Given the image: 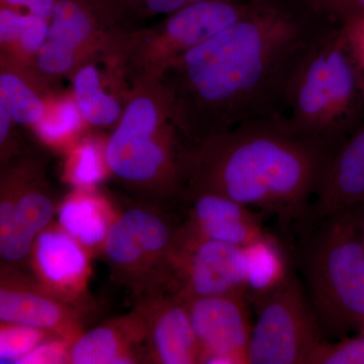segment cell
Returning <instances> with one entry per match:
<instances>
[{"label":"cell","mask_w":364,"mask_h":364,"mask_svg":"<svg viewBox=\"0 0 364 364\" xmlns=\"http://www.w3.org/2000/svg\"><path fill=\"white\" fill-rule=\"evenodd\" d=\"M332 25L304 0H264L177 59L160 81L188 145L257 119L286 116L301 62Z\"/></svg>","instance_id":"6da1fadb"},{"label":"cell","mask_w":364,"mask_h":364,"mask_svg":"<svg viewBox=\"0 0 364 364\" xmlns=\"http://www.w3.org/2000/svg\"><path fill=\"white\" fill-rule=\"evenodd\" d=\"M335 151L286 117L257 119L189 146L181 193H219L289 226L309 215Z\"/></svg>","instance_id":"7a4b0ae2"},{"label":"cell","mask_w":364,"mask_h":364,"mask_svg":"<svg viewBox=\"0 0 364 364\" xmlns=\"http://www.w3.org/2000/svg\"><path fill=\"white\" fill-rule=\"evenodd\" d=\"M301 135L336 150L364 119V67L348 28L332 25L301 62L286 116Z\"/></svg>","instance_id":"3957f363"},{"label":"cell","mask_w":364,"mask_h":364,"mask_svg":"<svg viewBox=\"0 0 364 364\" xmlns=\"http://www.w3.org/2000/svg\"><path fill=\"white\" fill-rule=\"evenodd\" d=\"M188 148L160 81L127 93L123 114L105 145V165L134 191L172 196L182 193Z\"/></svg>","instance_id":"277c9868"},{"label":"cell","mask_w":364,"mask_h":364,"mask_svg":"<svg viewBox=\"0 0 364 364\" xmlns=\"http://www.w3.org/2000/svg\"><path fill=\"white\" fill-rule=\"evenodd\" d=\"M264 0H203L182 7L159 25L119 28L104 53L112 75L129 91L160 82L177 59L253 11Z\"/></svg>","instance_id":"5b68a950"},{"label":"cell","mask_w":364,"mask_h":364,"mask_svg":"<svg viewBox=\"0 0 364 364\" xmlns=\"http://www.w3.org/2000/svg\"><path fill=\"white\" fill-rule=\"evenodd\" d=\"M306 249L309 299L321 327L364 332V247L358 208L321 220Z\"/></svg>","instance_id":"8992f818"},{"label":"cell","mask_w":364,"mask_h":364,"mask_svg":"<svg viewBox=\"0 0 364 364\" xmlns=\"http://www.w3.org/2000/svg\"><path fill=\"white\" fill-rule=\"evenodd\" d=\"M247 299L257 313L249 364H309L324 341L310 299L293 273L267 291L247 293Z\"/></svg>","instance_id":"52a82bcc"},{"label":"cell","mask_w":364,"mask_h":364,"mask_svg":"<svg viewBox=\"0 0 364 364\" xmlns=\"http://www.w3.org/2000/svg\"><path fill=\"white\" fill-rule=\"evenodd\" d=\"M179 234L181 229H174L164 215L148 208L134 207L114 218L102 248L114 272L124 280L156 287L160 286V279L155 277L158 275L164 284L171 280Z\"/></svg>","instance_id":"ba28073f"},{"label":"cell","mask_w":364,"mask_h":364,"mask_svg":"<svg viewBox=\"0 0 364 364\" xmlns=\"http://www.w3.org/2000/svg\"><path fill=\"white\" fill-rule=\"evenodd\" d=\"M249 277L247 246L210 240L181 228L170 282L173 291L186 298L247 294Z\"/></svg>","instance_id":"9c48e42d"},{"label":"cell","mask_w":364,"mask_h":364,"mask_svg":"<svg viewBox=\"0 0 364 364\" xmlns=\"http://www.w3.org/2000/svg\"><path fill=\"white\" fill-rule=\"evenodd\" d=\"M38 172L36 165L26 163L2 179L0 255L6 265L25 261L54 217V202Z\"/></svg>","instance_id":"30bf717a"},{"label":"cell","mask_w":364,"mask_h":364,"mask_svg":"<svg viewBox=\"0 0 364 364\" xmlns=\"http://www.w3.org/2000/svg\"><path fill=\"white\" fill-rule=\"evenodd\" d=\"M208 364H249L248 348L253 327L246 293L183 296Z\"/></svg>","instance_id":"8fae6325"},{"label":"cell","mask_w":364,"mask_h":364,"mask_svg":"<svg viewBox=\"0 0 364 364\" xmlns=\"http://www.w3.org/2000/svg\"><path fill=\"white\" fill-rule=\"evenodd\" d=\"M147 326V343L156 363L195 364L202 361V348L196 337L186 299L181 294H159L140 310Z\"/></svg>","instance_id":"7c38bea8"},{"label":"cell","mask_w":364,"mask_h":364,"mask_svg":"<svg viewBox=\"0 0 364 364\" xmlns=\"http://www.w3.org/2000/svg\"><path fill=\"white\" fill-rule=\"evenodd\" d=\"M186 196L191 205L189 220L184 227L191 233L242 247L269 236L255 213L236 200L210 191Z\"/></svg>","instance_id":"4fadbf2b"},{"label":"cell","mask_w":364,"mask_h":364,"mask_svg":"<svg viewBox=\"0 0 364 364\" xmlns=\"http://www.w3.org/2000/svg\"><path fill=\"white\" fill-rule=\"evenodd\" d=\"M119 13L107 0H57L48 39L80 52L86 58L104 54L119 28Z\"/></svg>","instance_id":"5bb4252c"},{"label":"cell","mask_w":364,"mask_h":364,"mask_svg":"<svg viewBox=\"0 0 364 364\" xmlns=\"http://www.w3.org/2000/svg\"><path fill=\"white\" fill-rule=\"evenodd\" d=\"M313 205L314 219L364 203V119L340 144L328 163Z\"/></svg>","instance_id":"9a60e30c"},{"label":"cell","mask_w":364,"mask_h":364,"mask_svg":"<svg viewBox=\"0 0 364 364\" xmlns=\"http://www.w3.org/2000/svg\"><path fill=\"white\" fill-rule=\"evenodd\" d=\"M0 321L47 330L71 343L81 334L77 317L61 299L7 280L0 289Z\"/></svg>","instance_id":"2e32d148"},{"label":"cell","mask_w":364,"mask_h":364,"mask_svg":"<svg viewBox=\"0 0 364 364\" xmlns=\"http://www.w3.org/2000/svg\"><path fill=\"white\" fill-rule=\"evenodd\" d=\"M31 255L38 277L52 293H78L85 286L90 270L85 247L61 227L41 232Z\"/></svg>","instance_id":"e0dca14e"},{"label":"cell","mask_w":364,"mask_h":364,"mask_svg":"<svg viewBox=\"0 0 364 364\" xmlns=\"http://www.w3.org/2000/svg\"><path fill=\"white\" fill-rule=\"evenodd\" d=\"M147 341V326L136 312L79 335L70 345L69 363H135L134 346Z\"/></svg>","instance_id":"ac0fdd59"},{"label":"cell","mask_w":364,"mask_h":364,"mask_svg":"<svg viewBox=\"0 0 364 364\" xmlns=\"http://www.w3.org/2000/svg\"><path fill=\"white\" fill-rule=\"evenodd\" d=\"M33 67L1 57L0 107L16 124L36 127L47 112L52 95Z\"/></svg>","instance_id":"d6986e66"},{"label":"cell","mask_w":364,"mask_h":364,"mask_svg":"<svg viewBox=\"0 0 364 364\" xmlns=\"http://www.w3.org/2000/svg\"><path fill=\"white\" fill-rule=\"evenodd\" d=\"M112 221L104 200L85 191L68 196L58 210L59 226L85 248L102 247Z\"/></svg>","instance_id":"ffe728a7"},{"label":"cell","mask_w":364,"mask_h":364,"mask_svg":"<svg viewBox=\"0 0 364 364\" xmlns=\"http://www.w3.org/2000/svg\"><path fill=\"white\" fill-rule=\"evenodd\" d=\"M71 78L72 97L85 123L107 127L119 122L124 107L117 97L105 90L102 73L95 64L85 62Z\"/></svg>","instance_id":"44dd1931"},{"label":"cell","mask_w":364,"mask_h":364,"mask_svg":"<svg viewBox=\"0 0 364 364\" xmlns=\"http://www.w3.org/2000/svg\"><path fill=\"white\" fill-rule=\"evenodd\" d=\"M50 21L16 9H0L1 57L32 66L33 58L49 37Z\"/></svg>","instance_id":"7402d4cb"},{"label":"cell","mask_w":364,"mask_h":364,"mask_svg":"<svg viewBox=\"0 0 364 364\" xmlns=\"http://www.w3.org/2000/svg\"><path fill=\"white\" fill-rule=\"evenodd\" d=\"M250 277L247 293L267 291L286 277L287 269L279 243L272 236L247 246Z\"/></svg>","instance_id":"603a6c76"},{"label":"cell","mask_w":364,"mask_h":364,"mask_svg":"<svg viewBox=\"0 0 364 364\" xmlns=\"http://www.w3.org/2000/svg\"><path fill=\"white\" fill-rule=\"evenodd\" d=\"M82 122L72 95L60 98L52 95L45 117L33 129L45 142L63 144L77 135Z\"/></svg>","instance_id":"cb8c5ba5"},{"label":"cell","mask_w":364,"mask_h":364,"mask_svg":"<svg viewBox=\"0 0 364 364\" xmlns=\"http://www.w3.org/2000/svg\"><path fill=\"white\" fill-rule=\"evenodd\" d=\"M87 61L88 59L80 52L56 41L48 39L33 58L32 67L41 80L50 85L54 79L72 76L78 67Z\"/></svg>","instance_id":"d4e9b609"},{"label":"cell","mask_w":364,"mask_h":364,"mask_svg":"<svg viewBox=\"0 0 364 364\" xmlns=\"http://www.w3.org/2000/svg\"><path fill=\"white\" fill-rule=\"evenodd\" d=\"M54 333L30 326L1 323L0 363H18Z\"/></svg>","instance_id":"484cf974"},{"label":"cell","mask_w":364,"mask_h":364,"mask_svg":"<svg viewBox=\"0 0 364 364\" xmlns=\"http://www.w3.org/2000/svg\"><path fill=\"white\" fill-rule=\"evenodd\" d=\"M104 160L97 144L86 141L76 146L69 161V178L81 191H87L104 178Z\"/></svg>","instance_id":"4316f807"},{"label":"cell","mask_w":364,"mask_h":364,"mask_svg":"<svg viewBox=\"0 0 364 364\" xmlns=\"http://www.w3.org/2000/svg\"><path fill=\"white\" fill-rule=\"evenodd\" d=\"M309 364H364V332L343 337L336 343L323 342Z\"/></svg>","instance_id":"83f0119b"},{"label":"cell","mask_w":364,"mask_h":364,"mask_svg":"<svg viewBox=\"0 0 364 364\" xmlns=\"http://www.w3.org/2000/svg\"><path fill=\"white\" fill-rule=\"evenodd\" d=\"M315 13L334 25L350 26L364 18L356 0H304Z\"/></svg>","instance_id":"f1b7e54d"},{"label":"cell","mask_w":364,"mask_h":364,"mask_svg":"<svg viewBox=\"0 0 364 364\" xmlns=\"http://www.w3.org/2000/svg\"><path fill=\"white\" fill-rule=\"evenodd\" d=\"M122 16L128 11L154 16L176 13L182 7L203 0H107Z\"/></svg>","instance_id":"f546056e"},{"label":"cell","mask_w":364,"mask_h":364,"mask_svg":"<svg viewBox=\"0 0 364 364\" xmlns=\"http://www.w3.org/2000/svg\"><path fill=\"white\" fill-rule=\"evenodd\" d=\"M71 342L61 338L47 339L26 354L18 364L68 363Z\"/></svg>","instance_id":"4dcf8cb0"},{"label":"cell","mask_w":364,"mask_h":364,"mask_svg":"<svg viewBox=\"0 0 364 364\" xmlns=\"http://www.w3.org/2000/svg\"><path fill=\"white\" fill-rule=\"evenodd\" d=\"M57 0H1V6L18 9L26 7L28 14L46 21L51 20Z\"/></svg>","instance_id":"1f68e13d"},{"label":"cell","mask_w":364,"mask_h":364,"mask_svg":"<svg viewBox=\"0 0 364 364\" xmlns=\"http://www.w3.org/2000/svg\"><path fill=\"white\" fill-rule=\"evenodd\" d=\"M14 121L9 112L4 107H0V146H1V155L6 153L7 144L13 136Z\"/></svg>","instance_id":"d6a6232c"},{"label":"cell","mask_w":364,"mask_h":364,"mask_svg":"<svg viewBox=\"0 0 364 364\" xmlns=\"http://www.w3.org/2000/svg\"><path fill=\"white\" fill-rule=\"evenodd\" d=\"M346 28H348L349 33H350L364 67V18L350 26H346Z\"/></svg>","instance_id":"836d02e7"},{"label":"cell","mask_w":364,"mask_h":364,"mask_svg":"<svg viewBox=\"0 0 364 364\" xmlns=\"http://www.w3.org/2000/svg\"><path fill=\"white\" fill-rule=\"evenodd\" d=\"M358 208L359 227H360L361 239H363L364 247V203Z\"/></svg>","instance_id":"e575fe53"},{"label":"cell","mask_w":364,"mask_h":364,"mask_svg":"<svg viewBox=\"0 0 364 364\" xmlns=\"http://www.w3.org/2000/svg\"><path fill=\"white\" fill-rule=\"evenodd\" d=\"M356 1H358V6L364 14V0H356Z\"/></svg>","instance_id":"d590c367"}]
</instances>
